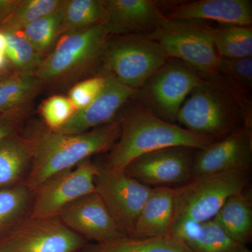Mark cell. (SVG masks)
<instances>
[{
  "instance_id": "obj_14",
  "label": "cell",
  "mask_w": 252,
  "mask_h": 252,
  "mask_svg": "<svg viewBox=\"0 0 252 252\" xmlns=\"http://www.w3.org/2000/svg\"><path fill=\"white\" fill-rule=\"evenodd\" d=\"M58 217L73 232L96 243L126 236L96 192L69 204Z\"/></svg>"
},
{
  "instance_id": "obj_31",
  "label": "cell",
  "mask_w": 252,
  "mask_h": 252,
  "mask_svg": "<svg viewBox=\"0 0 252 252\" xmlns=\"http://www.w3.org/2000/svg\"><path fill=\"white\" fill-rule=\"evenodd\" d=\"M106 76H97L77 83L69 90L68 98L75 111L85 108L103 89Z\"/></svg>"
},
{
  "instance_id": "obj_30",
  "label": "cell",
  "mask_w": 252,
  "mask_h": 252,
  "mask_svg": "<svg viewBox=\"0 0 252 252\" xmlns=\"http://www.w3.org/2000/svg\"><path fill=\"white\" fill-rule=\"evenodd\" d=\"M75 112L70 100L63 95H53L41 104L40 114L49 130L62 127Z\"/></svg>"
},
{
  "instance_id": "obj_32",
  "label": "cell",
  "mask_w": 252,
  "mask_h": 252,
  "mask_svg": "<svg viewBox=\"0 0 252 252\" xmlns=\"http://www.w3.org/2000/svg\"><path fill=\"white\" fill-rule=\"evenodd\" d=\"M217 72L223 74L236 85L252 88V58L220 59Z\"/></svg>"
},
{
  "instance_id": "obj_28",
  "label": "cell",
  "mask_w": 252,
  "mask_h": 252,
  "mask_svg": "<svg viewBox=\"0 0 252 252\" xmlns=\"http://www.w3.org/2000/svg\"><path fill=\"white\" fill-rule=\"evenodd\" d=\"M4 32L6 40L5 55L12 72L35 74L44 60L43 56L33 48L21 32Z\"/></svg>"
},
{
  "instance_id": "obj_12",
  "label": "cell",
  "mask_w": 252,
  "mask_h": 252,
  "mask_svg": "<svg viewBox=\"0 0 252 252\" xmlns=\"http://www.w3.org/2000/svg\"><path fill=\"white\" fill-rule=\"evenodd\" d=\"M193 150L172 147L155 151L134 159L124 170L147 186L182 185L192 179Z\"/></svg>"
},
{
  "instance_id": "obj_9",
  "label": "cell",
  "mask_w": 252,
  "mask_h": 252,
  "mask_svg": "<svg viewBox=\"0 0 252 252\" xmlns=\"http://www.w3.org/2000/svg\"><path fill=\"white\" fill-rule=\"evenodd\" d=\"M95 192L126 236H132L137 218L152 188L127 175L124 170L106 164L99 166Z\"/></svg>"
},
{
  "instance_id": "obj_2",
  "label": "cell",
  "mask_w": 252,
  "mask_h": 252,
  "mask_svg": "<svg viewBox=\"0 0 252 252\" xmlns=\"http://www.w3.org/2000/svg\"><path fill=\"white\" fill-rule=\"evenodd\" d=\"M212 139L162 120L150 109H134L122 119L120 136L112 147L107 165L124 170L144 154L172 147L202 149Z\"/></svg>"
},
{
  "instance_id": "obj_3",
  "label": "cell",
  "mask_w": 252,
  "mask_h": 252,
  "mask_svg": "<svg viewBox=\"0 0 252 252\" xmlns=\"http://www.w3.org/2000/svg\"><path fill=\"white\" fill-rule=\"evenodd\" d=\"M250 179V170L225 172L195 177L175 188L170 233L181 225L213 220L230 197L245 190Z\"/></svg>"
},
{
  "instance_id": "obj_11",
  "label": "cell",
  "mask_w": 252,
  "mask_h": 252,
  "mask_svg": "<svg viewBox=\"0 0 252 252\" xmlns=\"http://www.w3.org/2000/svg\"><path fill=\"white\" fill-rule=\"evenodd\" d=\"M99 166L89 159L70 170L56 174L33 192L34 198L30 217L51 218L77 199L95 192L94 179Z\"/></svg>"
},
{
  "instance_id": "obj_4",
  "label": "cell",
  "mask_w": 252,
  "mask_h": 252,
  "mask_svg": "<svg viewBox=\"0 0 252 252\" xmlns=\"http://www.w3.org/2000/svg\"><path fill=\"white\" fill-rule=\"evenodd\" d=\"M109 36L103 25L63 34L34 74L44 86L77 79L103 60Z\"/></svg>"
},
{
  "instance_id": "obj_19",
  "label": "cell",
  "mask_w": 252,
  "mask_h": 252,
  "mask_svg": "<svg viewBox=\"0 0 252 252\" xmlns=\"http://www.w3.org/2000/svg\"><path fill=\"white\" fill-rule=\"evenodd\" d=\"M170 234L180 239L192 252H251L246 245L230 238L213 220L181 225Z\"/></svg>"
},
{
  "instance_id": "obj_36",
  "label": "cell",
  "mask_w": 252,
  "mask_h": 252,
  "mask_svg": "<svg viewBox=\"0 0 252 252\" xmlns=\"http://www.w3.org/2000/svg\"><path fill=\"white\" fill-rule=\"evenodd\" d=\"M1 78H3L2 77H0V79H1Z\"/></svg>"
},
{
  "instance_id": "obj_10",
  "label": "cell",
  "mask_w": 252,
  "mask_h": 252,
  "mask_svg": "<svg viewBox=\"0 0 252 252\" xmlns=\"http://www.w3.org/2000/svg\"><path fill=\"white\" fill-rule=\"evenodd\" d=\"M205 81L184 63L167 61L137 92L154 114L170 123L189 94Z\"/></svg>"
},
{
  "instance_id": "obj_35",
  "label": "cell",
  "mask_w": 252,
  "mask_h": 252,
  "mask_svg": "<svg viewBox=\"0 0 252 252\" xmlns=\"http://www.w3.org/2000/svg\"><path fill=\"white\" fill-rule=\"evenodd\" d=\"M6 40L4 32L0 30V54L6 53Z\"/></svg>"
},
{
  "instance_id": "obj_1",
  "label": "cell",
  "mask_w": 252,
  "mask_h": 252,
  "mask_svg": "<svg viewBox=\"0 0 252 252\" xmlns=\"http://www.w3.org/2000/svg\"><path fill=\"white\" fill-rule=\"evenodd\" d=\"M121 130L122 119L75 135L49 130L39 134L34 137V157L23 184L34 192L52 176L74 168L91 156L112 148Z\"/></svg>"
},
{
  "instance_id": "obj_5",
  "label": "cell",
  "mask_w": 252,
  "mask_h": 252,
  "mask_svg": "<svg viewBox=\"0 0 252 252\" xmlns=\"http://www.w3.org/2000/svg\"><path fill=\"white\" fill-rule=\"evenodd\" d=\"M149 37L157 41L167 57L178 59L200 77H215L220 58L212 38L211 28L196 21L166 19Z\"/></svg>"
},
{
  "instance_id": "obj_17",
  "label": "cell",
  "mask_w": 252,
  "mask_h": 252,
  "mask_svg": "<svg viewBox=\"0 0 252 252\" xmlns=\"http://www.w3.org/2000/svg\"><path fill=\"white\" fill-rule=\"evenodd\" d=\"M165 16L175 21H213L251 27L252 4L249 0H199L178 5Z\"/></svg>"
},
{
  "instance_id": "obj_34",
  "label": "cell",
  "mask_w": 252,
  "mask_h": 252,
  "mask_svg": "<svg viewBox=\"0 0 252 252\" xmlns=\"http://www.w3.org/2000/svg\"><path fill=\"white\" fill-rule=\"evenodd\" d=\"M21 0H0V26L17 9Z\"/></svg>"
},
{
  "instance_id": "obj_16",
  "label": "cell",
  "mask_w": 252,
  "mask_h": 252,
  "mask_svg": "<svg viewBox=\"0 0 252 252\" xmlns=\"http://www.w3.org/2000/svg\"><path fill=\"white\" fill-rule=\"evenodd\" d=\"M103 26L109 35H150L166 19L152 0H104Z\"/></svg>"
},
{
  "instance_id": "obj_20",
  "label": "cell",
  "mask_w": 252,
  "mask_h": 252,
  "mask_svg": "<svg viewBox=\"0 0 252 252\" xmlns=\"http://www.w3.org/2000/svg\"><path fill=\"white\" fill-rule=\"evenodd\" d=\"M35 140L11 134L0 141V189L22 183L32 162Z\"/></svg>"
},
{
  "instance_id": "obj_22",
  "label": "cell",
  "mask_w": 252,
  "mask_h": 252,
  "mask_svg": "<svg viewBox=\"0 0 252 252\" xmlns=\"http://www.w3.org/2000/svg\"><path fill=\"white\" fill-rule=\"evenodd\" d=\"M86 252H192L180 239L171 234L151 238L124 236L96 243Z\"/></svg>"
},
{
  "instance_id": "obj_25",
  "label": "cell",
  "mask_w": 252,
  "mask_h": 252,
  "mask_svg": "<svg viewBox=\"0 0 252 252\" xmlns=\"http://www.w3.org/2000/svg\"><path fill=\"white\" fill-rule=\"evenodd\" d=\"M211 32L215 48L220 59L252 58V26H223L211 28Z\"/></svg>"
},
{
  "instance_id": "obj_27",
  "label": "cell",
  "mask_w": 252,
  "mask_h": 252,
  "mask_svg": "<svg viewBox=\"0 0 252 252\" xmlns=\"http://www.w3.org/2000/svg\"><path fill=\"white\" fill-rule=\"evenodd\" d=\"M32 193L23 183L0 189V238L24 220Z\"/></svg>"
},
{
  "instance_id": "obj_24",
  "label": "cell",
  "mask_w": 252,
  "mask_h": 252,
  "mask_svg": "<svg viewBox=\"0 0 252 252\" xmlns=\"http://www.w3.org/2000/svg\"><path fill=\"white\" fill-rule=\"evenodd\" d=\"M105 18L106 10L102 0H65L62 35L103 25Z\"/></svg>"
},
{
  "instance_id": "obj_7",
  "label": "cell",
  "mask_w": 252,
  "mask_h": 252,
  "mask_svg": "<svg viewBox=\"0 0 252 252\" xmlns=\"http://www.w3.org/2000/svg\"><path fill=\"white\" fill-rule=\"evenodd\" d=\"M189 95L176 118L184 128L210 138L235 130L240 110L220 89L205 81Z\"/></svg>"
},
{
  "instance_id": "obj_33",
  "label": "cell",
  "mask_w": 252,
  "mask_h": 252,
  "mask_svg": "<svg viewBox=\"0 0 252 252\" xmlns=\"http://www.w3.org/2000/svg\"><path fill=\"white\" fill-rule=\"evenodd\" d=\"M29 112V106H27L0 114V141L17 132Z\"/></svg>"
},
{
  "instance_id": "obj_21",
  "label": "cell",
  "mask_w": 252,
  "mask_h": 252,
  "mask_svg": "<svg viewBox=\"0 0 252 252\" xmlns=\"http://www.w3.org/2000/svg\"><path fill=\"white\" fill-rule=\"evenodd\" d=\"M213 220L235 241L246 245L252 237V195L245 190L230 197Z\"/></svg>"
},
{
  "instance_id": "obj_13",
  "label": "cell",
  "mask_w": 252,
  "mask_h": 252,
  "mask_svg": "<svg viewBox=\"0 0 252 252\" xmlns=\"http://www.w3.org/2000/svg\"><path fill=\"white\" fill-rule=\"evenodd\" d=\"M252 161V127L243 126L222 140L198 150L193 158L192 179L222 172L248 170Z\"/></svg>"
},
{
  "instance_id": "obj_23",
  "label": "cell",
  "mask_w": 252,
  "mask_h": 252,
  "mask_svg": "<svg viewBox=\"0 0 252 252\" xmlns=\"http://www.w3.org/2000/svg\"><path fill=\"white\" fill-rule=\"evenodd\" d=\"M44 87L34 74L13 72L0 79V114L29 106Z\"/></svg>"
},
{
  "instance_id": "obj_8",
  "label": "cell",
  "mask_w": 252,
  "mask_h": 252,
  "mask_svg": "<svg viewBox=\"0 0 252 252\" xmlns=\"http://www.w3.org/2000/svg\"><path fill=\"white\" fill-rule=\"evenodd\" d=\"M85 244L58 217H28L0 238V252H77Z\"/></svg>"
},
{
  "instance_id": "obj_6",
  "label": "cell",
  "mask_w": 252,
  "mask_h": 252,
  "mask_svg": "<svg viewBox=\"0 0 252 252\" xmlns=\"http://www.w3.org/2000/svg\"><path fill=\"white\" fill-rule=\"evenodd\" d=\"M168 59L157 41L131 34L109 39L102 61L109 76L138 91Z\"/></svg>"
},
{
  "instance_id": "obj_18",
  "label": "cell",
  "mask_w": 252,
  "mask_h": 252,
  "mask_svg": "<svg viewBox=\"0 0 252 252\" xmlns=\"http://www.w3.org/2000/svg\"><path fill=\"white\" fill-rule=\"evenodd\" d=\"M175 204V189H152L136 221L132 238H151L170 234Z\"/></svg>"
},
{
  "instance_id": "obj_26",
  "label": "cell",
  "mask_w": 252,
  "mask_h": 252,
  "mask_svg": "<svg viewBox=\"0 0 252 252\" xmlns=\"http://www.w3.org/2000/svg\"><path fill=\"white\" fill-rule=\"evenodd\" d=\"M64 4L57 11L30 23L21 31L33 48L42 56L52 51L60 36H62Z\"/></svg>"
},
{
  "instance_id": "obj_29",
  "label": "cell",
  "mask_w": 252,
  "mask_h": 252,
  "mask_svg": "<svg viewBox=\"0 0 252 252\" xmlns=\"http://www.w3.org/2000/svg\"><path fill=\"white\" fill-rule=\"evenodd\" d=\"M65 0H21L17 9L1 26L4 32H21L30 23L57 11Z\"/></svg>"
},
{
  "instance_id": "obj_15",
  "label": "cell",
  "mask_w": 252,
  "mask_h": 252,
  "mask_svg": "<svg viewBox=\"0 0 252 252\" xmlns=\"http://www.w3.org/2000/svg\"><path fill=\"white\" fill-rule=\"evenodd\" d=\"M137 92L115 78L107 75L105 85L96 98L85 108L75 111L62 127L54 131L75 135L107 125L114 122L112 120L119 109Z\"/></svg>"
}]
</instances>
